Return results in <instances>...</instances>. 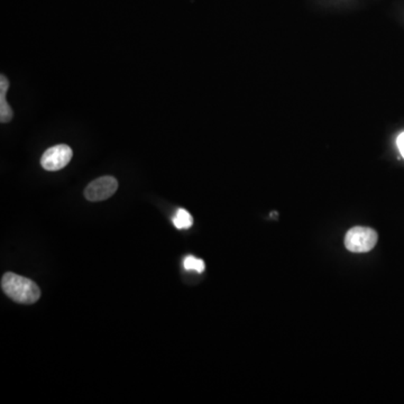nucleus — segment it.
<instances>
[{"mask_svg": "<svg viewBox=\"0 0 404 404\" xmlns=\"http://www.w3.org/2000/svg\"><path fill=\"white\" fill-rule=\"evenodd\" d=\"M183 268L187 271H196L198 273H202L206 266H204V262L202 260H199V258L193 256H187L183 261Z\"/></svg>", "mask_w": 404, "mask_h": 404, "instance_id": "0eeeda50", "label": "nucleus"}, {"mask_svg": "<svg viewBox=\"0 0 404 404\" xmlns=\"http://www.w3.org/2000/svg\"><path fill=\"white\" fill-rule=\"evenodd\" d=\"M1 289L11 300L23 305H32L40 297V290L38 284L30 278L11 272L6 273L1 278Z\"/></svg>", "mask_w": 404, "mask_h": 404, "instance_id": "f257e3e1", "label": "nucleus"}, {"mask_svg": "<svg viewBox=\"0 0 404 404\" xmlns=\"http://www.w3.org/2000/svg\"><path fill=\"white\" fill-rule=\"evenodd\" d=\"M378 243V234L368 227H354L346 234L345 246L353 253H367Z\"/></svg>", "mask_w": 404, "mask_h": 404, "instance_id": "f03ea898", "label": "nucleus"}, {"mask_svg": "<svg viewBox=\"0 0 404 404\" xmlns=\"http://www.w3.org/2000/svg\"><path fill=\"white\" fill-rule=\"evenodd\" d=\"M72 155V150L67 145H55L44 152L40 158V165L46 171H59L70 163Z\"/></svg>", "mask_w": 404, "mask_h": 404, "instance_id": "7ed1b4c3", "label": "nucleus"}, {"mask_svg": "<svg viewBox=\"0 0 404 404\" xmlns=\"http://www.w3.org/2000/svg\"><path fill=\"white\" fill-rule=\"evenodd\" d=\"M118 189L117 180L114 177H102L92 181L84 190V197L92 202L107 200Z\"/></svg>", "mask_w": 404, "mask_h": 404, "instance_id": "20e7f679", "label": "nucleus"}, {"mask_svg": "<svg viewBox=\"0 0 404 404\" xmlns=\"http://www.w3.org/2000/svg\"><path fill=\"white\" fill-rule=\"evenodd\" d=\"M396 143H398V148H399L400 153H401V155L403 156L404 158V131L402 134L399 135Z\"/></svg>", "mask_w": 404, "mask_h": 404, "instance_id": "6e6552de", "label": "nucleus"}, {"mask_svg": "<svg viewBox=\"0 0 404 404\" xmlns=\"http://www.w3.org/2000/svg\"><path fill=\"white\" fill-rule=\"evenodd\" d=\"M173 225L178 229H187L193 225V218L185 209H178L177 214L173 217Z\"/></svg>", "mask_w": 404, "mask_h": 404, "instance_id": "39448f33", "label": "nucleus"}, {"mask_svg": "<svg viewBox=\"0 0 404 404\" xmlns=\"http://www.w3.org/2000/svg\"><path fill=\"white\" fill-rule=\"evenodd\" d=\"M13 110L9 102H6V92H0V121L9 123L13 118Z\"/></svg>", "mask_w": 404, "mask_h": 404, "instance_id": "423d86ee", "label": "nucleus"}]
</instances>
